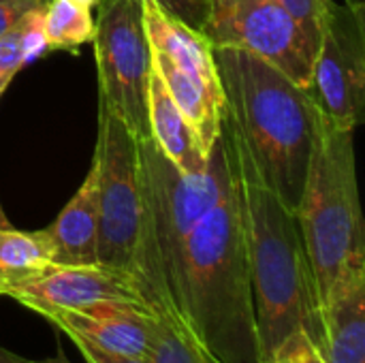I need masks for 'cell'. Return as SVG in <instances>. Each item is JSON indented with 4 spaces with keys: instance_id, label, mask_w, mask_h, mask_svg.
Segmentation results:
<instances>
[{
    "instance_id": "obj_1",
    "label": "cell",
    "mask_w": 365,
    "mask_h": 363,
    "mask_svg": "<svg viewBox=\"0 0 365 363\" xmlns=\"http://www.w3.org/2000/svg\"><path fill=\"white\" fill-rule=\"evenodd\" d=\"M222 83V126L237 171L295 212L306 182L314 116L308 92L272 62L235 47H214Z\"/></svg>"
},
{
    "instance_id": "obj_2",
    "label": "cell",
    "mask_w": 365,
    "mask_h": 363,
    "mask_svg": "<svg viewBox=\"0 0 365 363\" xmlns=\"http://www.w3.org/2000/svg\"><path fill=\"white\" fill-rule=\"evenodd\" d=\"M173 304L195 340L218 363L263 362L237 173L184 242Z\"/></svg>"
},
{
    "instance_id": "obj_3",
    "label": "cell",
    "mask_w": 365,
    "mask_h": 363,
    "mask_svg": "<svg viewBox=\"0 0 365 363\" xmlns=\"http://www.w3.org/2000/svg\"><path fill=\"white\" fill-rule=\"evenodd\" d=\"M237 167V165H235ZM261 359L297 327L323 340L321 302L297 216L272 190L240 173Z\"/></svg>"
},
{
    "instance_id": "obj_4",
    "label": "cell",
    "mask_w": 365,
    "mask_h": 363,
    "mask_svg": "<svg viewBox=\"0 0 365 363\" xmlns=\"http://www.w3.org/2000/svg\"><path fill=\"white\" fill-rule=\"evenodd\" d=\"M94 158L98 165L96 265L126 276L150 312L180 319L143 201L137 137L103 101Z\"/></svg>"
},
{
    "instance_id": "obj_5",
    "label": "cell",
    "mask_w": 365,
    "mask_h": 363,
    "mask_svg": "<svg viewBox=\"0 0 365 363\" xmlns=\"http://www.w3.org/2000/svg\"><path fill=\"white\" fill-rule=\"evenodd\" d=\"M295 216L323 308L342 272L355 261H365V227L353 131L319 111Z\"/></svg>"
},
{
    "instance_id": "obj_6",
    "label": "cell",
    "mask_w": 365,
    "mask_h": 363,
    "mask_svg": "<svg viewBox=\"0 0 365 363\" xmlns=\"http://www.w3.org/2000/svg\"><path fill=\"white\" fill-rule=\"evenodd\" d=\"M137 143L143 201L173 297L184 242L197 223L220 201L233 182L237 167L222 135L212 145L207 169L192 175L182 173L160 152L152 137L137 139Z\"/></svg>"
},
{
    "instance_id": "obj_7",
    "label": "cell",
    "mask_w": 365,
    "mask_h": 363,
    "mask_svg": "<svg viewBox=\"0 0 365 363\" xmlns=\"http://www.w3.org/2000/svg\"><path fill=\"white\" fill-rule=\"evenodd\" d=\"M152 64L210 156L222 126V83L214 47L201 30L167 13L156 0H141Z\"/></svg>"
},
{
    "instance_id": "obj_8",
    "label": "cell",
    "mask_w": 365,
    "mask_h": 363,
    "mask_svg": "<svg viewBox=\"0 0 365 363\" xmlns=\"http://www.w3.org/2000/svg\"><path fill=\"white\" fill-rule=\"evenodd\" d=\"M96 9L92 43L101 101L137 139L150 137L148 86L154 64L141 0H101Z\"/></svg>"
},
{
    "instance_id": "obj_9",
    "label": "cell",
    "mask_w": 365,
    "mask_h": 363,
    "mask_svg": "<svg viewBox=\"0 0 365 363\" xmlns=\"http://www.w3.org/2000/svg\"><path fill=\"white\" fill-rule=\"evenodd\" d=\"M312 105L329 122L355 131L365 103L364 2L329 0L317 45L310 83Z\"/></svg>"
},
{
    "instance_id": "obj_10",
    "label": "cell",
    "mask_w": 365,
    "mask_h": 363,
    "mask_svg": "<svg viewBox=\"0 0 365 363\" xmlns=\"http://www.w3.org/2000/svg\"><path fill=\"white\" fill-rule=\"evenodd\" d=\"M203 34L212 47L246 49L272 62L304 90L310 83L317 47L276 0H207Z\"/></svg>"
},
{
    "instance_id": "obj_11",
    "label": "cell",
    "mask_w": 365,
    "mask_h": 363,
    "mask_svg": "<svg viewBox=\"0 0 365 363\" xmlns=\"http://www.w3.org/2000/svg\"><path fill=\"white\" fill-rule=\"evenodd\" d=\"M4 295L36 315L45 310H81L107 302L143 306L126 276L101 265H49L43 274L6 287Z\"/></svg>"
},
{
    "instance_id": "obj_12",
    "label": "cell",
    "mask_w": 365,
    "mask_h": 363,
    "mask_svg": "<svg viewBox=\"0 0 365 363\" xmlns=\"http://www.w3.org/2000/svg\"><path fill=\"white\" fill-rule=\"evenodd\" d=\"M41 317L71 340L115 355L148 357L154 312L143 306L107 302L81 310H45Z\"/></svg>"
},
{
    "instance_id": "obj_13",
    "label": "cell",
    "mask_w": 365,
    "mask_h": 363,
    "mask_svg": "<svg viewBox=\"0 0 365 363\" xmlns=\"http://www.w3.org/2000/svg\"><path fill=\"white\" fill-rule=\"evenodd\" d=\"M327 363H365V261L351 263L321 308Z\"/></svg>"
},
{
    "instance_id": "obj_14",
    "label": "cell",
    "mask_w": 365,
    "mask_h": 363,
    "mask_svg": "<svg viewBox=\"0 0 365 363\" xmlns=\"http://www.w3.org/2000/svg\"><path fill=\"white\" fill-rule=\"evenodd\" d=\"M53 246V265H96L98 242V165L90 171L58 218L45 227Z\"/></svg>"
},
{
    "instance_id": "obj_15",
    "label": "cell",
    "mask_w": 365,
    "mask_h": 363,
    "mask_svg": "<svg viewBox=\"0 0 365 363\" xmlns=\"http://www.w3.org/2000/svg\"><path fill=\"white\" fill-rule=\"evenodd\" d=\"M148 120L150 137L182 173L192 175L207 169L210 156L203 152L195 128L175 105L156 68H152L148 86Z\"/></svg>"
},
{
    "instance_id": "obj_16",
    "label": "cell",
    "mask_w": 365,
    "mask_h": 363,
    "mask_svg": "<svg viewBox=\"0 0 365 363\" xmlns=\"http://www.w3.org/2000/svg\"><path fill=\"white\" fill-rule=\"evenodd\" d=\"M53 265V246L45 229L17 231L13 227H0V285H19L43 274Z\"/></svg>"
},
{
    "instance_id": "obj_17",
    "label": "cell",
    "mask_w": 365,
    "mask_h": 363,
    "mask_svg": "<svg viewBox=\"0 0 365 363\" xmlns=\"http://www.w3.org/2000/svg\"><path fill=\"white\" fill-rule=\"evenodd\" d=\"M45 4L28 11L13 28L0 34V88L6 90L13 77L30 60L47 51L45 28H43Z\"/></svg>"
},
{
    "instance_id": "obj_18",
    "label": "cell",
    "mask_w": 365,
    "mask_h": 363,
    "mask_svg": "<svg viewBox=\"0 0 365 363\" xmlns=\"http://www.w3.org/2000/svg\"><path fill=\"white\" fill-rule=\"evenodd\" d=\"M47 51H77L94 36L92 9L75 0H47L43 9Z\"/></svg>"
},
{
    "instance_id": "obj_19",
    "label": "cell",
    "mask_w": 365,
    "mask_h": 363,
    "mask_svg": "<svg viewBox=\"0 0 365 363\" xmlns=\"http://www.w3.org/2000/svg\"><path fill=\"white\" fill-rule=\"evenodd\" d=\"M148 363H218L178 317H152Z\"/></svg>"
},
{
    "instance_id": "obj_20",
    "label": "cell",
    "mask_w": 365,
    "mask_h": 363,
    "mask_svg": "<svg viewBox=\"0 0 365 363\" xmlns=\"http://www.w3.org/2000/svg\"><path fill=\"white\" fill-rule=\"evenodd\" d=\"M272 363H327L319 344L304 327L293 329L269 355Z\"/></svg>"
},
{
    "instance_id": "obj_21",
    "label": "cell",
    "mask_w": 365,
    "mask_h": 363,
    "mask_svg": "<svg viewBox=\"0 0 365 363\" xmlns=\"http://www.w3.org/2000/svg\"><path fill=\"white\" fill-rule=\"evenodd\" d=\"M304 30L310 43L317 47L323 30V19L329 6V0H276Z\"/></svg>"
},
{
    "instance_id": "obj_22",
    "label": "cell",
    "mask_w": 365,
    "mask_h": 363,
    "mask_svg": "<svg viewBox=\"0 0 365 363\" xmlns=\"http://www.w3.org/2000/svg\"><path fill=\"white\" fill-rule=\"evenodd\" d=\"M156 2L173 17L203 32L205 17H207V0H156Z\"/></svg>"
},
{
    "instance_id": "obj_23",
    "label": "cell",
    "mask_w": 365,
    "mask_h": 363,
    "mask_svg": "<svg viewBox=\"0 0 365 363\" xmlns=\"http://www.w3.org/2000/svg\"><path fill=\"white\" fill-rule=\"evenodd\" d=\"M47 0H0V34L13 28L28 11L45 4Z\"/></svg>"
},
{
    "instance_id": "obj_24",
    "label": "cell",
    "mask_w": 365,
    "mask_h": 363,
    "mask_svg": "<svg viewBox=\"0 0 365 363\" xmlns=\"http://www.w3.org/2000/svg\"><path fill=\"white\" fill-rule=\"evenodd\" d=\"M75 344V349L81 353V357L86 363H148V357H128V355H115V353H107L101 349H94L86 342L79 340H71Z\"/></svg>"
},
{
    "instance_id": "obj_25",
    "label": "cell",
    "mask_w": 365,
    "mask_h": 363,
    "mask_svg": "<svg viewBox=\"0 0 365 363\" xmlns=\"http://www.w3.org/2000/svg\"><path fill=\"white\" fill-rule=\"evenodd\" d=\"M0 363H71L66 357H64V353L58 349V355H53V357H47V359H28V357H21L19 353H13V351H9V349H4L2 344H0Z\"/></svg>"
},
{
    "instance_id": "obj_26",
    "label": "cell",
    "mask_w": 365,
    "mask_h": 363,
    "mask_svg": "<svg viewBox=\"0 0 365 363\" xmlns=\"http://www.w3.org/2000/svg\"><path fill=\"white\" fill-rule=\"evenodd\" d=\"M2 94H4V88H0V96H2ZM0 227H11V223H9V218H6L2 205H0Z\"/></svg>"
},
{
    "instance_id": "obj_27",
    "label": "cell",
    "mask_w": 365,
    "mask_h": 363,
    "mask_svg": "<svg viewBox=\"0 0 365 363\" xmlns=\"http://www.w3.org/2000/svg\"><path fill=\"white\" fill-rule=\"evenodd\" d=\"M75 2H79V4H83V6H88V9H94L101 0H75Z\"/></svg>"
},
{
    "instance_id": "obj_28",
    "label": "cell",
    "mask_w": 365,
    "mask_h": 363,
    "mask_svg": "<svg viewBox=\"0 0 365 363\" xmlns=\"http://www.w3.org/2000/svg\"><path fill=\"white\" fill-rule=\"evenodd\" d=\"M0 295H4V291H2V285H0Z\"/></svg>"
},
{
    "instance_id": "obj_29",
    "label": "cell",
    "mask_w": 365,
    "mask_h": 363,
    "mask_svg": "<svg viewBox=\"0 0 365 363\" xmlns=\"http://www.w3.org/2000/svg\"><path fill=\"white\" fill-rule=\"evenodd\" d=\"M261 363H272V362H267V359H265V362H261Z\"/></svg>"
}]
</instances>
